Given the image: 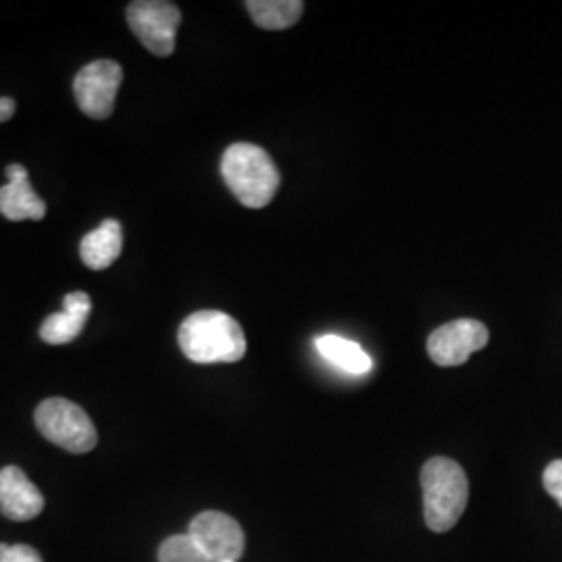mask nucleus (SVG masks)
<instances>
[{"mask_svg": "<svg viewBox=\"0 0 562 562\" xmlns=\"http://www.w3.org/2000/svg\"><path fill=\"white\" fill-rule=\"evenodd\" d=\"M0 213L9 222H41L46 215V204L34 192L30 180L7 181L0 188Z\"/></svg>", "mask_w": 562, "mask_h": 562, "instance_id": "12", "label": "nucleus"}, {"mask_svg": "<svg viewBox=\"0 0 562 562\" xmlns=\"http://www.w3.org/2000/svg\"><path fill=\"white\" fill-rule=\"evenodd\" d=\"M0 562H44L38 550L25 543H0Z\"/></svg>", "mask_w": 562, "mask_h": 562, "instance_id": "16", "label": "nucleus"}, {"mask_svg": "<svg viewBox=\"0 0 562 562\" xmlns=\"http://www.w3.org/2000/svg\"><path fill=\"white\" fill-rule=\"evenodd\" d=\"M123 81L120 63L99 59L86 65L74 80V94L81 113L92 120H106L113 113Z\"/></svg>", "mask_w": 562, "mask_h": 562, "instance_id": "6", "label": "nucleus"}, {"mask_svg": "<svg viewBox=\"0 0 562 562\" xmlns=\"http://www.w3.org/2000/svg\"><path fill=\"white\" fill-rule=\"evenodd\" d=\"M92 311V301L86 292H71L63 301V311L50 315L41 325V338L46 344L60 346L76 340L83 331L86 319Z\"/></svg>", "mask_w": 562, "mask_h": 562, "instance_id": "10", "label": "nucleus"}, {"mask_svg": "<svg viewBox=\"0 0 562 562\" xmlns=\"http://www.w3.org/2000/svg\"><path fill=\"white\" fill-rule=\"evenodd\" d=\"M543 487L562 508V461H552L546 467Z\"/></svg>", "mask_w": 562, "mask_h": 562, "instance_id": "17", "label": "nucleus"}, {"mask_svg": "<svg viewBox=\"0 0 562 562\" xmlns=\"http://www.w3.org/2000/svg\"><path fill=\"white\" fill-rule=\"evenodd\" d=\"M36 427L48 442L74 454H86L99 443V434L88 413L67 398H48L36 408Z\"/></svg>", "mask_w": 562, "mask_h": 562, "instance_id": "4", "label": "nucleus"}, {"mask_svg": "<svg viewBox=\"0 0 562 562\" xmlns=\"http://www.w3.org/2000/svg\"><path fill=\"white\" fill-rule=\"evenodd\" d=\"M319 355L325 361L340 367L341 371L352 375H364L373 369L371 357L362 350L357 341L346 340L340 336H322L315 341Z\"/></svg>", "mask_w": 562, "mask_h": 562, "instance_id": "13", "label": "nucleus"}, {"mask_svg": "<svg viewBox=\"0 0 562 562\" xmlns=\"http://www.w3.org/2000/svg\"><path fill=\"white\" fill-rule=\"evenodd\" d=\"M188 536L213 562H238L244 554L246 538L240 522L220 510H204L194 517L188 527Z\"/></svg>", "mask_w": 562, "mask_h": 562, "instance_id": "7", "label": "nucleus"}, {"mask_svg": "<svg viewBox=\"0 0 562 562\" xmlns=\"http://www.w3.org/2000/svg\"><path fill=\"white\" fill-rule=\"evenodd\" d=\"M127 23L146 50L157 57L173 55L176 34L181 25L178 4L165 0H136L127 7Z\"/></svg>", "mask_w": 562, "mask_h": 562, "instance_id": "5", "label": "nucleus"}, {"mask_svg": "<svg viewBox=\"0 0 562 562\" xmlns=\"http://www.w3.org/2000/svg\"><path fill=\"white\" fill-rule=\"evenodd\" d=\"M227 188L248 209H262L280 190V171L269 153L250 142L232 144L222 159Z\"/></svg>", "mask_w": 562, "mask_h": 562, "instance_id": "2", "label": "nucleus"}, {"mask_svg": "<svg viewBox=\"0 0 562 562\" xmlns=\"http://www.w3.org/2000/svg\"><path fill=\"white\" fill-rule=\"evenodd\" d=\"M7 180L9 181H23L27 180V169L20 165V162H13V165H9L7 167Z\"/></svg>", "mask_w": 562, "mask_h": 562, "instance_id": "19", "label": "nucleus"}, {"mask_svg": "<svg viewBox=\"0 0 562 562\" xmlns=\"http://www.w3.org/2000/svg\"><path fill=\"white\" fill-rule=\"evenodd\" d=\"M186 359L199 364L238 362L246 355V336L240 323L222 311L192 313L178 334Z\"/></svg>", "mask_w": 562, "mask_h": 562, "instance_id": "1", "label": "nucleus"}, {"mask_svg": "<svg viewBox=\"0 0 562 562\" xmlns=\"http://www.w3.org/2000/svg\"><path fill=\"white\" fill-rule=\"evenodd\" d=\"M227 562H232V561H227Z\"/></svg>", "mask_w": 562, "mask_h": 562, "instance_id": "20", "label": "nucleus"}, {"mask_svg": "<svg viewBox=\"0 0 562 562\" xmlns=\"http://www.w3.org/2000/svg\"><path fill=\"white\" fill-rule=\"evenodd\" d=\"M121 248H123L121 223L106 220L97 229H92L81 238V261L94 271H102L120 259Z\"/></svg>", "mask_w": 562, "mask_h": 562, "instance_id": "11", "label": "nucleus"}, {"mask_svg": "<svg viewBox=\"0 0 562 562\" xmlns=\"http://www.w3.org/2000/svg\"><path fill=\"white\" fill-rule=\"evenodd\" d=\"M423 517L434 533L450 531L469 503V480L461 464L436 457L423 464Z\"/></svg>", "mask_w": 562, "mask_h": 562, "instance_id": "3", "label": "nucleus"}, {"mask_svg": "<svg viewBox=\"0 0 562 562\" xmlns=\"http://www.w3.org/2000/svg\"><path fill=\"white\" fill-rule=\"evenodd\" d=\"M490 341V331L482 322L457 319L438 327L429 340V359L438 367H459L469 361V357L482 350Z\"/></svg>", "mask_w": 562, "mask_h": 562, "instance_id": "8", "label": "nucleus"}, {"mask_svg": "<svg viewBox=\"0 0 562 562\" xmlns=\"http://www.w3.org/2000/svg\"><path fill=\"white\" fill-rule=\"evenodd\" d=\"M159 562H213L188 533L171 536L159 548Z\"/></svg>", "mask_w": 562, "mask_h": 562, "instance_id": "15", "label": "nucleus"}, {"mask_svg": "<svg viewBox=\"0 0 562 562\" xmlns=\"http://www.w3.org/2000/svg\"><path fill=\"white\" fill-rule=\"evenodd\" d=\"M44 510V496L20 467L0 471V513L11 521H32Z\"/></svg>", "mask_w": 562, "mask_h": 562, "instance_id": "9", "label": "nucleus"}, {"mask_svg": "<svg viewBox=\"0 0 562 562\" xmlns=\"http://www.w3.org/2000/svg\"><path fill=\"white\" fill-rule=\"evenodd\" d=\"M15 111H18V102L9 97L0 99V123L11 120L15 115Z\"/></svg>", "mask_w": 562, "mask_h": 562, "instance_id": "18", "label": "nucleus"}, {"mask_svg": "<svg viewBox=\"0 0 562 562\" xmlns=\"http://www.w3.org/2000/svg\"><path fill=\"white\" fill-rule=\"evenodd\" d=\"M246 9L252 21L269 32L288 30L301 20L304 2L301 0H248Z\"/></svg>", "mask_w": 562, "mask_h": 562, "instance_id": "14", "label": "nucleus"}]
</instances>
